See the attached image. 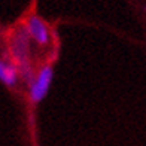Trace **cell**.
<instances>
[{
    "instance_id": "obj_1",
    "label": "cell",
    "mask_w": 146,
    "mask_h": 146,
    "mask_svg": "<svg viewBox=\"0 0 146 146\" xmlns=\"http://www.w3.org/2000/svg\"><path fill=\"white\" fill-rule=\"evenodd\" d=\"M9 51L14 58V63L19 67L29 66L30 63V52H31V37L29 35L25 25H18L14 29L9 39Z\"/></svg>"
},
{
    "instance_id": "obj_4",
    "label": "cell",
    "mask_w": 146,
    "mask_h": 146,
    "mask_svg": "<svg viewBox=\"0 0 146 146\" xmlns=\"http://www.w3.org/2000/svg\"><path fill=\"white\" fill-rule=\"evenodd\" d=\"M21 75H19L18 66L8 58H0V82L6 87H17Z\"/></svg>"
},
{
    "instance_id": "obj_2",
    "label": "cell",
    "mask_w": 146,
    "mask_h": 146,
    "mask_svg": "<svg viewBox=\"0 0 146 146\" xmlns=\"http://www.w3.org/2000/svg\"><path fill=\"white\" fill-rule=\"evenodd\" d=\"M52 81H54V67L51 64H43L37 70L35 81L29 87V97L33 104L40 103L46 97L52 85Z\"/></svg>"
},
{
    "instance_id": "obj_3",
    "label": "cell",
    "mask_w": 146,
    "mask_h": 146,
    "mask_svg": "<svg viewBox=\"0 0 146 146\" xmlns=\"http://www.w3.org/2000/svg\"><path fill=\"white\" fill-rule=\"evenodd\" d=\"M25 29H27L29 35L31 37V40H35L37 45L40 46H46L51 40V33H49V27L40 17L37 15H30L25 19Z\"/></svg>"
}]
</instances>
